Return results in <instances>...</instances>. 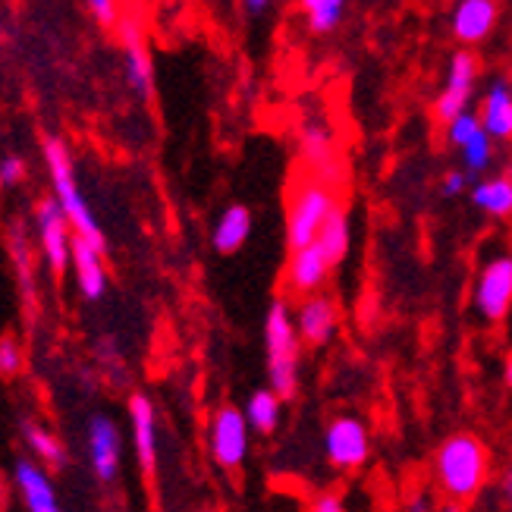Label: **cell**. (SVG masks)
Wrapping results in <instances>:
<instances>
[{"mask_svg":"<svg viewBox=\"0 0 512 512\" xmlns=\"http://www.w3.org/2000/svg\"><path fill=\"white\" fill-rule=\"evenodd\" d=\"M13 481H16L19 497L29 512H63L57 491H54V481L41 462H35L29 456H19L13 465Z\"/></svg>","mask_w":512,"mask_h":512,"instance_id":"obj_16","label":"cell"},{"mask_svg":"<svg viewBox=\"0 0 512 512\" xmlns=\"http://www.w3.org/2000/svg\"><path fill=\"white\" fill-rule=\"evenodd\" d=\"M491 475V450L472 431H456L434 453V481L447 500L465 503L481 494Z\"/></svg>","mask_w":512,"mask_h":512,"instance_id":"obj_2","label":"cell"},{"mask_svg":"<svg viewBox=\"0 0 512 512\" xmlns=\"http://www.w3.org/2000/svg\"><path fill=\"white\" fill-rule=\"evenodd\" d=\"M465 189H469V173H465V170H447V173H443V180H440V195L443 198H456Z\"/></svg>","mask_w":512,"mask_h":512,"instance_id":"obj_31","label":"cell"},{"mask_svg":"<svg viewBox=\"0 0 512 512\" xmlns=\"http://www.w3.org/2000/svg\"><path fill=\"white\" fill-rule=\"evenodd\" d=\"M129 434H132V450H136V462L145 478H154L158 472V450H161V437H158V409L145 396V393H132L129 396Z\"/></svg>","mask_w":512,"mask_h":512,"instance_id":"obj_12","label":"cell"},{"mask_svg":"<svg viewBox=\"0 0 512 512\" xmlns=\"http://www.w3.org/2000/svg\"><path fill=\"white\" fill-rule=\"evenodd\" d=\"M10 252L16 261V271H19V283L32 289V261H29V246H26V233H19V227L10 230Z\"/></svg>","mask_w":512,"mask_h":512,"instance_id":"obj_28","label":"cell"},{"mask_svg":"<svg viewBox=\"0 0 512 512\" xmlns=\"http://www.w3.org/2000/svg\"><path fill=\"white\" fill-rule=\"evenodd\" d=\"M459 158H462V170L481 180V176L491 170V164H494V139L481 129L469 145L459 148Z\"/></svg>","mask_w":512,"mask_h":512,"instance_id":"obj_25","label":"cell"},{"mask_svg":"<svg viewBox=\"0 0 512 512\" xmlns=\"http://www.w3.org/2000/svg\"><path fill=\"white\" fill-rule=\"evenodd\" d=\"M443 129H447V142H450V145L459 151L462 145H469V142L478 136V132H481L484 126H481V120H478L475 110H465V114H459L453 123H447Z\"/></svg>","mask_w":512,"mask_h":512,"instance_id":"obj_26","label":"cell"},{"mask_svg":"<svg viewBox=\"0 0 512 512\" xmlns=\"http://www.w3.org/2000/svg\"><path fill=\"white\" fill-rule=\"evenodd\" d=\"M255 230V220L252 211L246 205H227L220 211V217L214 220V230H211V246L220 255H236L242 246L249 242Z\"/></svg>","mask_w":512,"mask_h":512,"instance_id":"obj_20","label":"cell"},{"mask_svg":"<svg viewBox=\"0 0 512 512\" xmlns=\"http://www.w3.org/2000/svg\"><path fill=\"white\" fill-rule=\"evenodd\" d=\"M343 205L337 198L333 183H324L318 176L296 183L286 202V249L299 252L318 239V233L327 227V220L337 214Z\"/></svg>","mask_w":512,"mask_h":512,"instance_id":"obj_5","label":"cell"},{"mask_svg":"<svg viewBox=\"0 0 512 512\" xmlns=\"http://www.w3.org/2000/svg\"><path fill=\"white\" fill-rule=\"evenodd\" d=\"M497 19H500L497 0H456L450 29L459 44L472 48V44L491 38V32L497 29Z\"/></svg>","mask_w":512,"mask_h":512,"instance_id":"obj_15","label":"cell"},{"mask_svg":"<svg viewBox=\"0 0 512 512\" xmlns=\"http://www.w3.org/2000/svg\"><path fill=\"white\" fill-rule=\"evenodd\" d=\"M472 205L494 217V220H509L512 217V173H494V176H481L469 192Z\"/></svg>","mask_w":512,"mask_h":512,"instance_id":"obj_21","label":"cell"},{"mask_svg":"<svg viewBox=\"0 0 512 512\" xmlns=\"http://www.w3.org/2000/svg\"><path fill=\"white\" fill-rule=\"evenodd\" d=\"M308 512H349L346 500L337 491H318L308 500Z\"/></svg>","mask_w":512,"mask_h":512,"instance_id":"obj_30","label":"cell"},{"mask_svg":"<svg viewBox=\"0 0 512 512\" xmlns=\"http://www.w3.org/2000/svg\"><path fill=\"white\" fill-rule=\"evenodd\" d=\"M299 151H302V161L311 167V176H318L324 183H333V173H337V139H333V129L311 117L299 126Z\"/></svg>","mask_w":512,"mask_h":512,"instance_id":"obj_14","label":"cell"},{"mask_svg":"<svg viewBox=\"0 0 512 512\" xmlns=\"http://www.w3.org/2000/svg\"><path fill=\"white\" fill-rule=\"evenodd\" d=\"M73 277H76V289L85 302H98L107 293V267H104V249L92 246L85 239H73Z\"/></svg>","mask_w":512,"mask_h":512,"instance_id":"obj_17","label":"cell"},{"mask_svg":"<svg viewBox=\"0 0 512 512\" xmlns=\"http://www.w3.org/2000/svg\"><path fill=\"white\" fill-rule=\"evenodd\" d=\"M324 456L337 472H359L371 456V431L362 418L337 415L324 428Z\"/></svg>","mask_w":512,"mask_h":512,"instance_id":"obj_9","label":"cell"},{"mask_svg":"<svg viewBox=\"0 0 512 512\" xmlns=\"http://www.w3.org/2000/svg\"><path fill=\"white\" fill-rule=\"evenodd\" d=\"M352 246V224L346 208H340L327 220V227L318 233V239L311 246L289 252V261L283 267V286L289 296H318L324 293V286L330 280V274L337 271L340 261L349 255Z\"/></svg>","mask_w":512,"mask_h":512,"instance_id":"obj_1","label":"cell"},{"mask_svg":"<svg viewBox=\"0 0 512 512\" xmlns=\"http://www.w3.org/2000/svg\"><path fill=\"white\" fill-rule=\"evenodd\" d=\"M478 76H481V60L478 54H472L469 48H462L450 57L447 76H443V85L434 98V120L437 123H453L459 114L472 110V98L478 88Z\"/></svg>","mask_w":512,"mask_h":512,"instance_id":"obj_8","label":"cell"},{"mask_svg":"<svg viewBox=\"0 0 512 512\" xmlns=\"http://www.w3.org/2000/svg\"><path fill=\"white\" fill-rule=\"evenodd\" d=\"M299 7L308 29L315 35H327L340 26V19L346 13V0H299Z\"/></svg>","mask_w":512,"mask_h":512,"instance_id":"obj_24","label":"cell"},{"mask_svg":"<svg viewBox=\"0 0 512 512\" xmlns=\"http://www.w3.org/2000/svg\"><path fill=\"white\" fill-rule=\"evenodd\" d=\"M472 305L487 324H500L512 311V252H497L487 258L472 286Z\"/></svg>","mask_w":512,"mask_h":512,"instance_id":"obj_7","label":"cell"},{"mask_svg":"<svg viewBox=\"0 0 512 512\" xmlns=\"http://www.w3.org/2000/svg\"><path fill=\"white\" fill-rule=\"evenodd\" d=\"M440 512H462V503H456V500H447L440 506Z\"/></svg>","mask_w":512,"mask_h":512,"instance_id":"obj_37","label":"cell"},{"mask_svg":"<svg viewBox=\"0 0 512 512\" xmlns=\"http://www.w3.org/2000/svg\"><path fill=\"white\" fill-rule=\"evenodd\" d=\"M252 450V428L246 412L236 406H220L208 421V453L217 469L236 472L249 459Z\"/></svg>","mask_w":512,"mask_h":512,"instance_id":"obj_6","label":"cell"},{"mask_svg":"<svg viewBox=\"0 0 512 512\" xmlns=\"http://www.w3.org/2000/svg\"><path fill=\"white\" fill-rule=\"evenodd\" d=\"M123 70L129 88L139 98L154 95V63L148 54V44L142 41L136 26H123Z\"/></svg>","mask_w":512,"mask_h":512,"instance_id":"obj_19","label":"cell"},{"mask_svg":"<svg viewBox=\"0 0 512 512\" xmlns=\"http://www.w3.org/2000/svg\"><path fill=\"white\" fill-rule=\"evenodd\" d=\"M22 440H26L32 459L41 462L44 469H63L66 459H70L66 456L63 440L44 425H35V421H22Z\"/></svg>","mask_w":512,"mask_h":512,"instance_id":"obj_23","label":"cell"},{"mask_svg":"<svg viewBox=\"0 0 512 512\" xmlns=\"http://www.w3.org/2000/svg\"><path fill=\"white\" fill-rule=\"evenodd\" d=\"M85 4L101 26H114L117 22V0H85Z\"/></svg>","mask_w":512,"mask_h":512,"instance_id":"obj_32","label":"cell"},{"mask_svg":"<svg viewBox=\"0 0 512 512\" xmlns=\"http://www.w3.org/2000/svg\"><path fill=\"white\" fill-rule=\"evenodd\" d=\"M44 164H48V176H51V186H54V198L57 205L63 208L66 220H70V227L79 239L92 242L98 249H107V239H104V230L98 224V217L88 208L85 195L79 189V180H76V164H73V154L66 148L63 139L57 136H48L44 139Z\"/></svg>","mask_w":512,"mask_h":512,"instance_id":"obj_4","label":"cell"},{"mask_svg":"<svg viewBox=\"0 0 512 512\" xmlns=\"http://www.w3.org/2000/svg\"><path fill=\"white\" fill-rule=\"evenodd\" d=\"M35 230H38V242H41V252L44 261H48L51 271L60 277L66 267H70L73 258V227L66 220L63 208L57 205V198H44L35 208Z\"/></svg>","mask_w":512,"mask_h":512,"instance_id":"obj_11","label":"cell"},{"mask_svg":"<svg viewBox=\"0 0 512 512\" xmlns=\"http://www.w3.org/2000/svg\"><path fill=\"white\" fill-rule=\"evenodd\" d=\"M293 321H296L302 343L311 349H321L333 340V333H337L340 308L327 293H318V296L299 299V305L293 311Z\"/></svg>","mask_w":512,"mask_h":512,"instance_id":"obj_13","label":"cell"},{"mask_svg":"<svg viewBox=\"0 0 512 512\" xmlns=\"http://www.w3.org/2000/svg\"><path fill=\"white\" fill-rule=\"evenodd\" d=\"M500 491H503V500L512 506V469H506L503 481H500Z\"/></svg>","mask_w":512,"mask_h":512,"instance_id":"obj_34","label":"cell"},{"mask_svg":"<svg viewBox=\"0 0 512 512\" xmlns=\"http://www.w3.org/2000/svg\"><path fill=\"white\" fill-rule=\"evenodd\" d=\"M478 120L494 142L512 139V85L506 79H494L478 101Z\"/></svg>","mask_w":512,"mask_h":512,"instance_id":"obj_18","label":"cell"},{"mask_svg":"<svg viewBox=\"0 0 512 512\" xmlns=\"http://www.w3.org/2000/svg\"><path fill=\"white\" fill-rule=\"evenodd\" d=\"M264 368H267V387L286 403L299 390V368H302V337L293 321V308L286 299L271 302L264 311Z\"/></svg>","mask_w":512,"mask_h":512,"instance_id":"obj_3","label":"cell"},{"mask_svg":"<svg viewBox=\"0 0 512 512\" xmlns=\"http://www.w3.org/2000/svg\"><path fill=\"white\" fill-rule=\"evenodd\" d=\"M85 450H88V465L92 475L101 484H114L120 478V459H123V437L117 421L110 415H92L85 425Z\"/></svg>","mask_w":512,"mask_h":512,"instance_id":"obj_10","label":"cell"},{"mask_svg":"<svg viewBox=\"0 0 512 512\" xmlns=\"http://www.w3.org/2000/svg\"><path fill=\"white\" fill-rule=\"evenodd\" d=\"M114 512H120V509H114Z\"/></svg>","mask_w":512,"mask_h":512,"instance_id":"obj_38","label":"cell"},{"mask_svg":"<svg viewBox=\"0 0 512 512\" xmlns=\"http://www.w3.org/2000/svg\"><path fill=\"white\" fill-rule=\"evenodd\" d=\"M283 403L286 399L277 396L271 387H261L255 390L249 399H246V406H242V412H246V421H249V428L252 434H274L280 428V418H283Z\"/></svg>","mask_w":512,"mask_h":512,"instance_id":"obj_22","label":"cell"},{"mask_svg":"<svg viewBox=\"0 0 512 512\" xmlns=\"http://www.w3.org/2000/svg\"><path fill=\"white\" fill-rule=\"evenodd\" d=\"M403 512H440V509L434 506V500H431L428 494H412V497L406 500Z\"/></svg>","mask_w":512,"mask_h":512,"instance_id":"obj_33","label":"cell"},{"mask_svg":"<svg viewBox=\"0 0 512 512\" xmlns=\"http://www.w3.org/2000/svg\"><path fill=\"white\" fill-rule=\"evenodd\" d=\"M22 176H26V161L19 158V154H7L4 161H0V186H19Z\"/></svg>","mask_w":512,"mask_h":512,"instance_id":"obj_29","label":"cell"},{"mask_svg":"<svg viewBox=\"0 0 512 512\" xmlns=\"http://www.w3.org/2000/svg\"><path fill=\"white\" fill-rule=\"evenodd\" d=\"M242 4H246V10H252V13H261L271 0H242Z\"/></svg>","mask_w":512,"mask_h":512,"instance_id":"obj_36","label":"cell"},{"mask_svg":"<svg viewBox=\"0 0 512 512\" xmlns=\"http://www.w3.org/2000/svg\"><path fill=\"white\" fill-rule=\"evenodd\" d=\"M22 362H26V352H22V343L16 337H0V377H16L22 371Z\"/></svg>","mask_w":512,"mask_h":512,"instance_id":"obj_27","label":"cell"},{"mask_svg":"<svg viewBox=\"0 0 512 512\" xmlns=\"http://www.w3.org/2000/svg\"><path fill=\"white\" fill-rule=\"evenodd\" d=\"M503 384L512 390V352H506V359H503Z\"/></svg>","mask_w":512,"mask_h":512,"instance_id":"obj_35","label":"cell"}]
</instances>
